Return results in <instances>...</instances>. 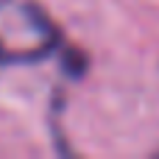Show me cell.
<instances>
[{
  "label": "cell",
  "mask_w": 159,
  "mask_h": 159,
  "mask_svg": "<svg viewBox=\"0 0 159 159\" xmlns=\"http://www.w3.org/2000/svg\"><path fill=\"white\" fill-rule=\"evenodd\" d=\"M6 3H8V0H0V6H6Z\"/></svg>",
  "instance_id": "obj_1"
}]
</instances>
